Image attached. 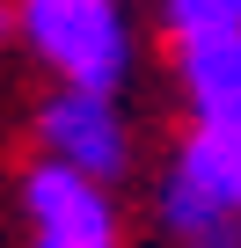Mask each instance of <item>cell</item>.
I'll return each mask as SVG.
<instances>
[{
  "label": "cell",
  "mask_w": 241,
  "mask_h": 248,
  "mask_svg": "<svg viewBox=\"0 0 241 248\" xmlns=\"http://www.w3.org/2000/svg\"><path fill=\"white\" fill-rule=\"evenodd\" d=\"M22 37L66 88L117 95V80L132 66V30L117 0H22Z\"/></svg>",
  "instance_id": "obj_1"
},
{
  "label": "cell",
  "mask_w": 241,
  "mask_h": 248,
  "mask_svg": "<svg viewBox=\"0 0 241 248\" xmlns=\"http://www.w3.org/2000/svg\"><path fill=\"white\" fill-rule=\"evenodd\" d=\"M161 219L183 248H241V146L197 124L183 154L168 161Z\"/></svg>",
  "instance_id": "obj_2"
},
{
  "label": "cell",
  "mask_w": 241,
  "mask_h": 248,
  "mask_svg": "<svg viewBox=\"0 0 241 248\" xmlns=\"http://www.w3.org/2000/svg\"><path fill=\"white\" fill-rule=\"evenodd\" d=\"M44 146H51V161H66L95 183H117L125 161H132L125 117H117V102L102 88H59L44 102Z\"/></svg>",
  "instance_id": "obj_3"
},
{
  "label": "cell",
  "mask_w": 241,
  "mask_h": 248,
  "mask_svg": "<svg viewBox=\"0 0 241 248\" xmlns=\"http://www.w3.org/2000/svg\"><path fill=\"white\" fill-rule=\"evenodd\" d=\"M30 219H37V233H59V241H110V248H117V212H110L102 183L80 175V168H66V161L30 168Z\"/></svg>",
  "instance_id": "obj_4"
},
{
  "label": "cell",
  "mask_w": 241,
  "mask_h": 248,
  "mask_svg": "<svg viewBox=\"0 0 241 248\" xmlns=\"http://www.w3.org/2000/svg\"><path fill=\"white\" fill-rule=\"evenodd\" d=\"M183 95L205 132L241 146V30L226 37H183Z\"/></svg>",
  "instance_id": "obj_5"
},
{
  "label": "cell",
  "mask_w": 241,
  "mask_h": 248,
  "mask_svg": "<svg viewBox=\"0 0 241 248\" xmlns=\"http://www.w3.org/2000/svg\"><path fill=\"white\" fill-rule=\"evenodd\" d=\"M168 30H176V44L183 37H226V30H241V0H168Z\"/></svg>",
  "instance_id": "obj_6"
},
{
  "label": "cell",
  "mask_w": 241,
  "mask_h": 248,
  "mask_svg": "<svg viewBox=\"0 0 241 248\" xmlns=\"http://www.w3.org/2000/svg\"><path fill=\"white\" fill-rule=\"evenodd\" d=\"M37 248H110V241H59V233H37Z\"/></svg>",
  "instance_id": "obj_7"
},
{
  "label": "cell",
  "mask_w": 241,
  "mask_h": 248,
  "mask_svg": "<svg viewBox=\"0 0 241 248\" xmlns=\"http://www.w3.org/2000/svg\"><path fill=\"white\" fill-rule=\"evenodd\" d=\"M0 37H8V8H0Z\"/></svg>",
  "instance_id": "obj_8"
}]
</instances>
